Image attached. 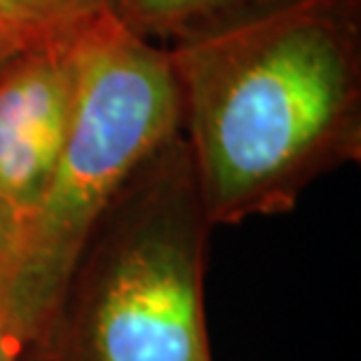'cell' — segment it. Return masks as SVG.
<instances>
[{"label": "cell", "mask_w": 361, "mask_h": 361, "mask_svg": "<svg viewBox=\"0 0 361 361\" xmlns=\"http://www.w3.org/2000/svg\"><path fill=\"white\" fill-rule=\"evenodd\" d=\"M286 0H104L106 12L164 49L204 38Z\"/></svg>", "instance_id": "5"}, {"label": "cell", "mask_w": 361, "mask_h": 361, "mask_svg": "<svg viewBox=\"0 0 361 361\" xmlns=\"http://www.w3.org/2000/svg\"><path fill=\"white\" fill-rule=\"evenodd\" d=\"M183 134L169 52L104 12L78 35L73 115L52 180L26 226L5 324L35 355L97 221L127 180Z\"/></svg>", "instance_id": "3"}, {"label": "cell", "mask_w": 361, "mask_h": 361, "mask_svg": "<svg viewBox=\"0 0 361 361\" xmlns=\"http://www.w3.org/2000/svg\"><path fill=\"white\" fill-rule=\"evenodd\" d=\"M207 219L185 136L160 148L90 233L33 361H212Z\"/></svg>", "instance_id": "2"}, {"label": "cell", "mask_w": 361, "mask_h": 361, "mask_svg": "<svg viewBox=\"0 0 361 361\" xmlns=\"http://www.w3.org/2000/svg\"><path fill=\"white\" fill-rule=\"evenodd\" d=\"M0 361H33L21 338L0 319Z\"/></svg>", "instance_id": "8"}, {"label": "cell", "mask_w": 361, "mask_h": 361, "mask_svg": "<svg viewBox=\"0 0 361 361\" xmlns=\"http://www.w3.org/2000/svg\"><path fill=\"white\" fill-rule=\"evenodd\" d=\"M24 219L5 200H0V319L3 322L10 310L14 286H17L21 258H24Z\"/></svg>", "instance_id": "7"}, {"label": "cell", "mask_w": 361, "mask_h": 361, "mask_svg": "<svg viewBox=\"0 0 361 361\" xmlns=\"http://www.w3.org/2000/svg\"><path fill=\"white\" fill-rule=\"evenodd\" d=\"M104 12V0H0V24L24 42L75 33Z\"/></svg>", "instance_id": "6"}, {"label": "cell", "mask_w": 361, "mask_h": 361, "mask_svg": "<svg viewBox=\"0 0 361 361\" xmlns=\"http://www.w3.org/2000/svg\"><path fill=\"white\" fill-rule=\"evenodd\" d=\"M167 52L212 228L361 160V0H286Z\"/></svg>", "instance_id": "1"}, {"label": "cell", "mask_w": 361, "mask_h": 361, "mask_svg": "<svg viewBox=\"0 0 361 361\" xmlns=\"http://www.w3.org/2000/svg\"><path fill=\"white\" fill-rule=\"evenodd\" d=\"M80 31L26 42L0 66V200L26 226L68 134Z\"/></svg>", "instance_id": "4"}, {"label": "cell", "mask_w": 361, "mask_h": 361, "mask_svg": "<svg viewBox=\"0 0 361 361\" xmlns=\"http://www.w3.org/2000/svg\"><path fill=\"white\" fill-rule=\"evenodd\" d=\"M21 45H26V42L21 40L19 35H14L7 26L0 24V66H3V63L10 59Z\"/></svg>", "instance_id": "9"}]
</instances>
